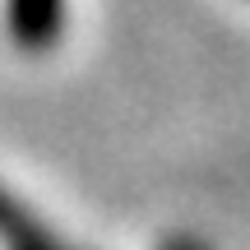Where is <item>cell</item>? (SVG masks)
Wrapping results in <instances>:
<instances>
[{
	"mask_svg": "<svg viewBox=\"0 0 250 250\" xmlns=\"http://www.w3.org/2000/svg\"><path fill=\"white\" fill-rule=\"evenodd\" d=\"M162 250H204V246H199L195 236H176V241H167Z\"/></svg>",
	"mask_w": 250,
	"mask_h": 250,
	"instance_id": "3",
	"label": "cell"
},
{
	"mask_svg": "<svg viewBox=\"0 0 250 250\" xmlns=\"http://www.w3.org/2000/svg\"><path fill=\"white\" fill-rule=\"evenodd\" d=\"M0 246L5 250H70L46 223H37L14 195L0 190Z\"/></svg>",
	"mask_w": 250,
	"mask_h": 250,
	"instance_id": "2",
	"label": "cell"
},
{
	"mask_svg": "<svg viewBox=\"0 0 250 250\" xmlns=\"http://www.w3.org/2000/svg\"><path fill=\"white\" fill-rule=\"evenodd\" d=\"M5 33L23 56L56 51L65 33V0H5Z\"/></svg>",
	"mask_w": 250,
	"mask_h": 250,
	"instance_id": "1",
	"label": "cell"
}]
</instances>
